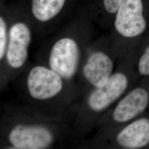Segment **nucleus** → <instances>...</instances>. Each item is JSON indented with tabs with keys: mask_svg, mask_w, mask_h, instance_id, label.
<instances>
[{
	"mask_svg": "<svg viewBox=\"0 0 149 149\" xmlns=\"http://www.w3.org/2000/svg\"><path fill=\"white\" fill-rule=\"evenodd\" d=\"M84 57L78 42L73 38L65 37L55 42L47 59L41 63L55 71L67 81L77 85L75 81L77 82Z\"/></svg>",
	"mask_w": 149,
	"mask_h": 149,
	"instance_id": "20e7f679",
	"label": "nucleus"
},
{
	"mask_svg": "<svg viewBox=\"0 0 149 149\" xmlns=\"http://www.w3.org/2000/svg\"><path fill=\"white\" fill-rule=\"evenodd\" d=\"M139 71L141 74L149 75V47L146 49L140 60Z\"/></svg>",
	"mask_w": 149,
	"mask_h": 149,
	"instance_id": "9b49d317",
	"label": "nucleus"
},
{
	"mask_svg": "<svg viewBox=\"0 0 149 149\" xmlns=\"http://www.w3.org/2000/svg\"><path fill=\"white\" fill-rule=\"evenodd\" d=\"M141 0H122L117 11L115 28L123 37H136L144 32L146 22Z\"/></svg>",
	"mask_w": 149,
	"mask_h": 149,
	"instance_id": "423d86ee",
	"label": "nucleus"
},
{
	"mask_svg": "<svg viewBox=\"0 0 149 149\" xmlns=\"http://www.w3.org/2000/svg\"><path fill=\"white\" fill-rule=\"evenodd\" d=\"M8 40L7 27L3 18H0V64L3 62L5 57Z\"/></svg>",
	"mask_w": 149,
	"mask_h": 149,
	"instance_id": "9d476101",
	"label": "nucleus"
},
{
	"mask_svg": "<svg viewBox=\"0 0 149 149\" xmlns=\"http://www.w3.org/2000/svg\"><path fill=\"white\" fill-rule=\"evenodd\" d=\"M149 96L143 88L135 89L118 103L112 112L113 120L118 123L128 122L143 112L147 106Z\"/></svg>",
	"mask_w": 149,
	"mask_h": 149,
	"instance_id": "0eeeda50",
	"label": "nucleus"
},
{
	"mask_svg": "<svg viewBox=\"0 0 149 149\" xmlns=\"http://www.w3.org/2000/svg\"><path fill=\"white\" fill-rule=\"evenodd\" d=\"M122 0H104V6L107 11L110 13L117 12Z\"/></svg>",
	"mask_w": 149,
	"mask_h": 149,
	"instance_id": "f8f14e48",
	"label": "nucleus"
},
{
	"mask_svg": "<svg viewBox=\"0 0 149 149\" xmlns=\"http://www.w3.org/2000/svg\"><path fill=\"white\" fill-rule=\"evenodd\" d=\"M66 0H33L32 12L39 21H48L62 10Z\"/></svg>",
	"mask_w": 149,
	"mask_h": 149,
	"instance_id": "1a4fd4ad",
	"label": "nucleus"
},
{
	"mask_svg": "<svg viewBox=\"0 0 149 149\" xmlns=\"http://www.w3.org/2000/svg\"><path fill=\"white\" fill-rule=\"evenodd\" d=\"M117 144L125 148H141L149 141V120L139 119L130 124L119 132Z\"/></svg>",
	"mask_w": 149,
	"mask_h": 149,
	"instance_id": "6e6552de",
	"label": "nucleus"
},
{
	"mask_svg": "<svg viewBox=\"0 0 149 149\" xmlns=\"http://www.w3.org/2000/svg\"><path fill=\"white\" fill-rule=\"evenodd\" d=\"M65 120L29 105L6 107L1 118V149H52L70 135L77 137Z\"/></svg>",
	"mask_w": 149,
	"mask_h": 149,
	"instance_id": "f257e3e1",
	"label": "nucleus"
},
{
	"mask_svg": "<svg viewBox=\"0 0 149 149\" xmlns=\"http://www.w3.org/2000/svg\"><path fill=\"white\" fill-rule=\"evenodd\" d=\"M113 67L112 59L104 52L90 50L86 53L78 76L80 98L91 90L104 85L112 74Z\"/></svg>",
	"mask_w": 149,
	"mask_h": 149,
	"instance_id": "39448f33",
	"label": "nucleus"
},
{
	"mask_svg": "<svg viewBox=\"0 0 149 149\" xmlns=\"http://www.w3.org/2000/svg\"><path fill=\"white\" fill-rule=\"evenodd\" d=\"M31 39V31L26 24L17 22L10 28L5 57L0 64L1 88L19 76L27 68Z\"/></svg>",
	"mask_w": 149,
	"mask_h": 149,
	"instance_id": "7ed1b4c3",
	"label": "nucleus"
},
{
	"mask_svg": "<svg viewBox=\"0 0 149 149\" xmlns=\"http://www.w3.org/2000/svg\"><path fill=\"white\" fill-rule=\"evenodd\" d=\"M21 75L28 105L49 114L65 117L80 98L78 86L41 63L28 65Z\"/></svg>",
	"mask_w": 149,
	"mask_h": 149,
	"instance_id": "f03ea898",
	"label": "nucleus"
}]
</instances>
